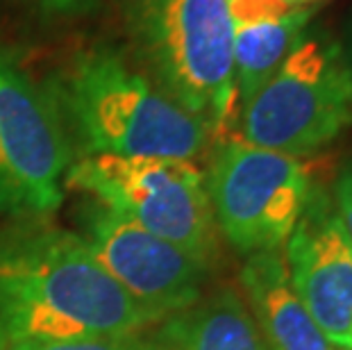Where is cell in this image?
<instances>
[{"mask_svg": "<svg viewBox=\"0 0 352 350\" xmlns=\"http://www.w3.org/2000/svg\"><path fill=\"white\" fill-rule=\"evenodd\" d=\"M155 323L160 318L111 280L78 232L48 221L0 230V350Z\"/></svg>", "mask_w": 352, "mask_h": 350, "instance_id": "cell-1", "label": "cell"}, {"mask_svg": "<svg viewBox=\"0 0 352 350\" xmlns=\"http://www.w3.org/2000/svg\"><path fill=\"white\" fill-rule=\"evenodd\" d=\"M50 94L69 144L89 155L196 162L216 144L212 128L130 69L109 48L82 53Z\"/></svg>", "mask_w": 352, "mask_h": 350, "instance_id": "cell-2", "label": "cell"}, {"mask_svg": "<svg viewBox=\"0 0 352 350\" xmlns=\"http://www.w3.org/2000/svg\"><path fill=\"white\" fill-rule=\"evenodd\" d=\"M137 36L155 85L202 118L216 141L234 137L241 102L228 0H141Z\"/></svg>", "mask_w": 352, "mask_h": 350, "instance_id": "cell-3", "label": "cell"}, {"mask_svg": "<svg viewBox=\"0 0 352 350\" xmlns=\"http://www.w3.org/2000/svg\"><path fill=\"white\" fill-rule=\"evenodd\" d=\"M64 187L170 241L207 269L219 255V226L196 162L89 155L66 171Z\"/></svg>", "mask_w": 352, "mask_h": 350, "instance_id": "cell-4", "label": "cell"}, {"mask_svg": "<svg viewBox=\"0 0 352 350\" xmlns=\"http://www.w3.org/2000/svg\"><path fill=\"white\" fill-rule=\"evenodd\" d=\"M352 125V59L327 34H302L264 87L241 107L239 135L302 160Z\"/></svg>", "mask_w": 352, "mask_h": 350, "instance_id": "cell-5", "label": "cell"}, {"mask_svg": "<svg viewBox=\"0 0 352 350\" xmlns=\"http://www.w3.org/2000/svg\"><path fill=\"white\" fill-rule=\"evenodd\" d=\"M205 180L219 232L245 257L284 248L314 187L302 160L236 135L216 141Z\"/></svg>", "mask_w": 352, "mask_h": 350, "instance_id": "cell-6", "label": "cell"}, {"mask_svg": "<svg viewBox=\"0 0 352 350\" xmlns=\"http://www.w3.org/2000/svg\"><path fill=\"white\" fill-rule=\"evenodd\" d=\"M71 164L50 94L0 48V216L48 221L64 200Z\"/></svg>", "mask_w": 352, "mask_h": 350, "instance_id": "cell-7", "label": "cell"}, {"mask_svg": "<svg viewBox=\"0 0 352 350\" xmlns=\"http://www.w3.org/2000/svg\"><path fill=\"white\" fill-rule=\"evenodd\" d=\"M78 237L111 280L160 321L202 296L205 264L94 200L78 214Z\"/></svg>", "mask_w": 352, "mask_h": 350, "instance_id": "cell-8", "label": "cell"}, {"mask_svg": "<svg viewBox=\"0 0 352 350\" xmlns=\"http://www.w3.org/2000/svg\"><path fill=\"white\" fill-rule=\"evenodd\" d=\"M282 255L318 330L336 350H352V239L323 189L311 187Z\"/></svg>", "mask_w": 352, "mask_h": 350, "instance_id": "cell-9", "label": "cell"}, {"mask_svg": "<svg viewBox=\"0 0 352 350\" xmlns=\"http://www.w3.org/2000/svg\"><path fill=\"white\" fill-rule=\"evenodd\" d=\"M239 282L266 350H334L291 285L282 250L248 255Z\"/></svg>", "mask_w": 352, "mask_h": 350, "instance_id": "cell-10", "label": "cell"}, {"mask_svg": "<svg viewBox=\"0 0 352 350\" xmlns=\"http://www.w3.org/2000/svg\"><path fill=\"white\" fill-rule=\"evenodd\" d=\"M157 350H266L248 305L234 287H219L151 327Z\"/></svg>", "mask_w": 352, "mask_h": 350, "instance_id": "cell-11", "label": "cell"}, {"mask_svg": "<svg viewBox=\"0 0 352 350\" xmlns=\"http://www.w3.org/2000/svg\"><path fill=\"white\" fill-rule=\"evenodd\" d=\"M311 10L298 7L287 17L234 25V82L241 107L248 102L305 34Z\"/></svg>", "mask_w": 352, "mask_h": 350, "instance_id": "cell-12", "label": "cell"}, {"mask_svg": "<svg viewBox=\"0 0 352 350\" xmlns=\"http://www.w3.org/2000/svg\"><path fill=\"white\" fill-rule=\"evenodd\" d=\"M7 350H157V346L151 334V327H148V330L123 332V334H96V337L21 344Z\"/></svg>", "mask_w": 352, "mask_h": 350, "instance_id": "cell-13", "label": "cell"}, {"mask_svg": "<svg viewBox=\"0 0 352 350\" xmlns=\"http://www.w3.org/2000/svg\"><path fill=\"white\" fill-rule=\"evenodd\" d=\"M228 3H230L232 25L257 23V21H266V19H280L300 7L298 3H289V0H228Z\"/></svg>", "mask_w": 352, "mask_h": 350, "instance_id": "cell-14", "label": "cell"}, {"mask_svg": "<svg viewBox=\"0 0 352 350\" xmlns=\"http://www.w3.org/2000/svg\"><path fill=\"white\" fill-rule=\"evenodd\" d=\"M332 203L336 207V214H339L343 228H346V232L352 239V160L341 168L339 177H336Z\"/></svg>", "mask_w": 352, "mask_h": 350, "instance_id": "cell-15", "label": "cell"}, {"mask_svg": "<svg viewBox=\"0 0 352 350\" xmlns=\"http://www.w3.org/2000/svg\"><path fill=\"white\" fill-rule=\"evenodd\" d=\"M39 3L52 12H73V10H78V7L89 5L91 0H39Z\"/></svg>", "mask_w": 352, "mask_h": 350, "instance_id": "cell-16", "label": "cell"}, {"mask_svg": "<svg viewBox=\"0 0 352 350\" xmlns=\"http://www.w3.org/2000/svg\"><path fill=\"white\" fill-rule=\"evenodd\" d=\"M289 3H305V0H289Z\"/></svg>", "mask_w": 352, "mask_h": 350, "instance_id": "cell-17", "label": "cell"}]
</instances>
